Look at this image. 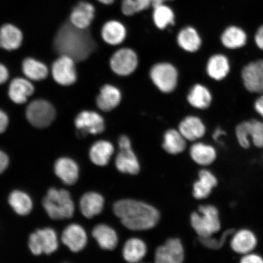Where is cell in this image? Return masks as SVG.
<instances>
[{
	"mask_svg": "<svg viewBox=\"0 0 263 263\" xmlns=\"http://www.w3.org/2000/svg\"><path fill=\"white\" fill-rule=\"evenodd\" d=\"M179 131L187 140L196 141L205 134V126L201 120L195 116L187 117L179 124Z\"/></svg>",
	"mask_w": 263,
	"mask_h": 263,
	"instance_id": "22",
	"label": "cell"
},
{
	"mask_svg": "<svg viewBox=\"0 0 263 263\" xmlns=\"http://www.w3.org/2000/svg\"><path fill=\"white\" fill-rule=\"evenodd\" d=\"M9 203L16 213L21 216L28 215L32 209V201L27 194L15 190L9 197Z\"/></svg>",
	"mask_w": 263,
	"mask_h": 263,
	"instance_id": "33",
	"label": "cell"
},
{
	"mask_svg": "<svg viewBox=\"0 0 263 263\" xmlns=\"http://www.w3.org/2000/svg\"><path fill=\"white\" fill-rule=\"evenodd\" d=\"M191 215V224L200 238L212 236L221 228L218 210L212 205H200Z\"/></svg>",
	"mask_w": 263,
	"mask_h": 263,
	"instance_id": "4",
	"label": "cell"
},
{
	"mask_svg": "<svg viewBox=\"0 0 263 263\" xmlns=\"http://www.w3.org/2000/svg\"><path fill=\"white\" fill-rule=\"evenodd\" d=\"M114 153V147L109 141H98L90 148V159L92 163L97 166H106L109 162Z\"/></svg>",
	"mask_w": 263,
	"mask_h": 263,
	"instance_id": "25",
	"label": "cell"
},
{
	"mask_svg": "<svg viewBox=\"0 0 263 263\" xmlns=\"http://www.w3.org/2000/svg\"><path fill=\"white\" fill-rule=\"evenodd\" d=\"M26 116L32 126L44 128L49 126L54 121L55 111L49 102L37 100L29 104L26 108Z\"/></svg>",
	"mask_w": 263,
	"mask_h": 263,
	"instance_id": "6",
	"label": "cell"
},
{
	"mask_svg": "<svg viewBox=\"0 0 263 263\" xmlns=\"http://www.w3.org/2000/svg\"><path fill=\"white\" fill-rule=\"evenodd\" d=\"M104 205V197L96 192L85 193L80 200L81 212L88 219L100 215L103 211Z\"/></svg>",
	"mask_w": 263,
	"mask_h": 263,
	"instance_id": "20",
	"label": "cell"
},
{
	"mask_svg": "<svg viewBox=\"0 0 263 263\" xmlns=\"http://www.w3.org/2000/svg\"><path fill=\"white\" fill-rule=\"evenodd\" d=\"M9 123L8 117L4 111L0 110V134L4 133L8 127Z\"/></svg>",
	"mask_w": 263,
	"mask_h": 263,
	"instance_id": "42",
	"label": "cell"
},
{
	"mask_svg": "<svg viewBox=\"0 0 263 263\" xmlns=\"http://www.w3.org/2000/svg\"><path fill=\"white\" fill-rule=\"evenodd\" d=\"M212 95L207 88L200 84H196L190 90L188 96L189 103L194 107L205 109L212 103Z\"/></svg>",
	"mask_w": 263,
	"mask_h": 263,
	"instance_id": "36",
	"label": "cell"
},
{
	"mask_svg": "<svg viewBox=\"0 0 263 263\" xmlns=\"http://www.w3.org/2000/svg\"><path fill=\"white\" fill-rule=\"evenodd\" d=\"M114 212L125 228L143 231L154 228L160 220V213L147 203L132 199L115 203Z\"/></svg>",
	"mask_w": 263,
	"mask_h": 263,
	"instance_id": "2",
	"label": "cell"
},
{
	"mask_svg": "<svg viewBox=\"0 0 263 263\" xmlns=\"http://www.w3.org/2000/svg\"><path fill=\"white\" fill-rule=\"evenodd\" d=\"M177 42L184 50L192 52L198 50L201 45V39L198 33L190 26L180 31L177 36Z\"/></svg>",
	"mask_w": 263,
	"mask_h": 263,
	"instance_id": "32",
	"label": "cell"
},
{
	"mask_svg": "<svg viewBox=\"0 0 263 263\" xmlns=\"http://www.w3.org/2000/svg\"><path fill=\"white\" fill-rule=\"evenodd\" d=\"M57 53L67 55L75 62L85 61L97 48V44L88 29H82L70 22L62 25L54 40Z\"/></svg>",
	"mask_w": 263,
	"mask_h": 263,
	"instance_id": "1",
	"label": "cell"
},
{
	"mask_svg": "<svg viewBox=\"0 0 263 263\" xmlns=\"http://www.w3.org/2000/svg\"><path fill=\"white\" fill-rule=\"evenodd\" d=\"M9 163V157L6 154L0 150V174L7 168Z\"/></svg>",
	"mask_w": 263,
	"mask_h": 263,
	"instance_id": "41",
	"label": "cell"
},
{
	"mask_svg": "<svg viewBox=\"0 0 263 263\" xmlns=\"http://www.w3.org/2000/svg\"><path fill=\"white\" fill-rule=\"evenodd\" d=\"M52 75L58 84L68 86L77 80L75 61L73 59L61 55L52 66Z\"/></svg>",
	"mask_w": 263,
	"mask_h": 263,
	"instance_id": "11",
	"label": "cell"
},
{
	"mask_svg": "<svg viewBox=\"0 0 263 263\" xmlns=\"http://www.w3.org/2000/svg\"><path fill=\"white\" fill-rule=\"evenodd\" d=\"M61 239L62 242L73 252L81 251L87 243V236L85 230L76 223H72L65 229Z\"/></svg>",
	"mask_w": 263,
	"mask_h": 263,
	"instance_id": "15",
	"label": "cell"
},
{
	"mask_svg": "<svg viewBox=\"0 0 263 263\" xmlns=\"http://www.w3.org/2000/svg\"><path fill=\"white\" fill-rule=\"evenodd\" d=\"M230 71L228 59L222 54H216L210 58L206 66V72L213 80L220 81L227 77Z\"/></svg>",
	"mask_w": 263,
	"mask_h": 263,
	"instance_id": "29",
	"label": "cell"
},
{
	"mask_svg": "<svg viewBox=\"0 0 263 263\" xmlns=\"http://www.w3.org/2000/svg\"><path fill=\"white\" fill-rule=\"evenodd\" d=\"M150 74L154 84L163 93H171L175 89L178 80V73L172 64H156L151 69Z\"/></svg>",
	"mask_w": 263,
	"mask_h": 263,
	"instance_id": "8",
	"label": "cell"
},
{
	"mask_svg": "<svg viewBox=\"0 0 263 263\" xmlns=\"http://www.w3.org/2000/svg\"><path fill=\"white\" fill-rule=\"evenodd\" d=\"M257 245V239L254 233L248 229L240 230L235 233L230 242L233 251L245 255L252 252Z\"/></svg>",
	"mask_w": 263,
	"mask_h": 263,
	"instance_id": "18",
	"label": "cell"
},
{
	"mask_svg": "<svg viewBox=\"0 0 263 263\" xmlns=\"http://www.w3.org/2000/svg\"><path fill=\"white\" fill-rule=\"evenodd\" d=\"M236 136L238 143L245 149H249V138L252 140L255 146L263 147V123L256 120L243 121L236 128Z\"/></svg>",
	"mask_w": 263,
	"mask_h": 263,
	"instance_id": "9",
	"label": "cell"
},
{
	"mask_svg": "<svg viewBox=\"0 0 263 263\" xmlns=\"http://www.w3.org/2000/svg\"><path fill=\"white\" fill-rule=\"evenodd\" d=\"M102 37L107 44L117 45L121 44L126 36V30L121 23L111 21L105 24L102 28Z\"/></svg>",
	"mask_w": 263,
	"mask_h": 263,
	"instance_id": "27",
	"label": "cell"
},
{
	"mask_svg": "<svg viewBox=\"0 0 263 263\" xmlns=\"http://www.w3.org/2000/svg\"><path fill=\"white\" fill-rule=\"evenodd\" d=\"M54 172L59 178L67 185H74L80 175L78 164L68 157L60 158L55 162Z\"/></svg>",
	"mask_w": 263,
	"mask_h": 263,
	"instance_id": "17",
	"label": "cell"
},
{
	"mask_svg": "<svg viewBox=\"0 0 263 263\" xmlns=\"http://www.w3.org/2000/svg\"><path fill=\"white\" fill-rule=\"evenodd\" d=\"M110 65L114 73L121 77H126L136 70L138 65L137 54L130 48L120 49L111 58Z\"/></svg>",
	"mask_w": 263,
	"mask_h": 263,
	"instance_id": "10",
	"label": "cell"
},
{
	"mask_svg": "<svg viewBox=\"0 0 263 263\" xmlns=\"http://www.w3.org/2000/svg\"><path fill=\"white\" fill-rule=\"evenodd\" d=\"M154 8L153 21L158 28L164 29L169 25H174L175 16L169 6L163 3L154 6Z\"/></svg>",
	"mask_w": 263,
	"mask_h": 263,
	"instance_id": "37",
	"label": "cell"
},
{
	"mask_svg": "<svg viewBox=\"0 0 263 263\" xmlns=\"http://www.w3.org/2000/svg\"><path fill=\"white\" fill-rule=\"evenodd\" d=\"M118 144L120 151L115 160V166L121 173L136 175L140 172V164L132 149L129 138L126 136H121Z\"/></svg>",
	"mask_w": 263,
	"mask_h": 263,
	"instance_id": "7",
	"label": "cell"
},
{
	"mask_svg": "<svg viewBox=\"0 0 263 263\" xmlns=\"http://www.w3.org/2000/svg\"><path fill=\"white\" fill-rule=\"evenodd\" d=\"M255 40L258 47L263 50V25L258 29L257 32L256 33Z\"/></svg>",
	"mask_w": 263,
	"mask_h": 263,
	"instance_id": "43",
	"label": "cell"
},
{
	"mask_svg": "<svg viewBox=\"0 0 263 263\" xmlns=\"http://www.w3.org/2000/svg\"><path fill=\"white\" fill-rule=\"evenodd\" d=\"M255 108L256 111L263 118V96L255 101Z\"/></svg>",
	"mask_w": 263,
	"mask_h": 263,
	"instance_id": "45",
	"label": "cell"
},
{
	"mask_svg": "<svg viewBox=\"0 0 263 263\" xmlns=\"http://www.w3.org/2000/svg\"><path fill=\"white\" fill-rule=\"evenodd\" d=\"M242 78L246 89L252 93L263 92V61L251 62L242 71Z\"/></svg>",
	"mask_w": 263,
	"mask_h": 263,
	"instance_id": "14",
	"label": "cell"
},
{
	"mask_svg": "<svg viewBox=\"0 0 263 263\" xmlns=\"http://www.w3.org/2000/svg\"><path fill=\"white\" fill-rule=\"evenodd\" d=\"M121 100V92L113 85L107 84L101 88L97 104L102 111H109L116 108Z\"/></svg>",
	"mask_w": 263,
	"mask_h": 263,
	"instance_id": "23",
	"label": "cell"
},
{
	"mask_svg": "<svg viewBox=\"0 0 263 263\" xmlns=\"http://www.w3.org/2000/svg\"><path fill=\"white\" fill-rule=\"evenodd\" d=\"M233 233H235L234 229H229L226 230V231L223 233L221 239H220L219 241H218V240L215 238H212V236H210V237L206 238L199 237V241L203 246H204L207 248L213 250H219L221 249L223 246L225 245L227 238H228V236L232 235Z\"/></svg>",
	"mask_w": 263,
	"mask_h": 263,
	"instance_id": "39",
	"label": "cell"
},
{
	"mask_svg": "<svg viewBox=\"0 0 263 263\" xmlns=\"http://www.w3.org/2000/svg\"><path fill=\"white\" fill-rule=\"evenodd\" d=\"M34 87L26 79L18 78L11 82L9 88V96L14 103L25 104L28 98L34 93Z\"/></svg>",
	"mask_w": 263,
	"mask_h": 263,
	"instance_id": "21",
	"label": "cell"
},
{
	"mask_svg": "<svg viewBox=\"0 0 263 263\" xmlns=\"http://www.w3.org/2000/svg\"><path fill=\"white\" fill-rule=\"evenodd\" d=\"M190 156L194 162L202 166H208L215 162L217 154L213 146L197 143L191 147Z\"/></svg>",
	"mask_w": 263,
	"mask_h": 263,
	"instance_id": "28",
	"label": "cell"
},
{
	"mask_svg": "<svg viewBox=\"0 0 263 263\" xmlns=\"http://www.w3.org/2000/svg\"><path fill=\"white\" fill-rule=\"evenodd\" d=\"M241 262L242 263H262L263 259L261 256L258 255L249 253L243 256Z\"/></svg>",
	"mask_w": 263,
	"mask_h": 263,
	"instance_id": "40",
	"label": "cell"
},
{
	"mask_svg": "<svg viewBox=\"0 0 263 263\" xmlns=\"http://www.w3.org/2000/svg\"><path fill=\"white\" fill-rule=\"evenodd\" d=\"M223 46L229 49H236L245 45L247 35L242 29L232 26L227 28L221 36Z\"/></svg>",
	"mask_w": 263,
	"mask_h": 263,
	"instance_id": "34",
	"label": "cell"
},
{
	"mask_svg": "<svg viewBox=\"0 0 263 263\" xmlns=\"http://www.w3.org/2000/svg\"><path fill=\"white\" fill-rule=\"evenodd\" d=\"M92 235L103 249L113 251L117 246L118 239L116 232L106 224L95 226Z\"/></svg>",
	"mask_w": 263,
	"mask_h": 263,
	"instance_id": "26",
	"label": "cell"
},
{
	"mask_svg": "<svg viewBox=\"0 0 263 263\" xmlns=\"http://www.w3.org/2000/svg\"><path fill=\"white\" fill-rule=\"evenodd\" d=\"M58 246L57 233L52 229H39L29 236V248L34 255L53 254Z\"/></svg>",
	"mask_w": 263,
	"mask_h": 263,
	"instance_id": "5",
	"label": "cell"
},
{
	"mask_svg": "<svg viewBox=\"0 0 263 263\" xmlns=\"http://www.w3.org/2000/svg\"><path fill=\"white\" fill-rule=\"evenodd\" d=\"M99 2L104 5H111L115 1V0H98Z\"/></svg>",
	"mask_w": 263,
	"mask_h": 263,
	"instance_id": "48",
	"label": "cell"
},
{
	"mask_svg": "<svg viewBox=\"0 0 263 263\" xmlns=\"http://www.w3.org/2000/svg\"><path fill=\"white\" fill-rule=\"evenodd\" d=\"M75 126L82 135L100 134L105 129L103 118L92 111H83L79 114L75 120Z\"/></svg>",
	"mask_w": 263,
	"mask_h": 263,
	"instance_id": "13",
	"label": "cell"
},
{
	"mask_svg": "<svg viewBox=\"0 0 263 263\" xmlns=\"http://www.w3.org/2000/svg\"><path fill=\"white\" fill-rule=\"evenodd\" d=\"M22 70L26 77L32 81L44 80L48 74L47 66L32 58L25 59L22 64Z\"/></svg>",
	"mask_w": 263,
	"mask_h": 263,
	"instance_id": "35",
	"label": "cell"
},
{
	"mask_svg": "<svg viewBox=\"0 0 263 263\" xmlns=\"http://www.w3.org/2000/svg\"><path fill=\"white\" fill-rule=\"evenodd\" d=\"M218 185V179L209 171L203 170L199 173V180L193 185V195L196 199L208 197L213 189Z\"/></svg>",
	"mask_w": 263,
	"mask_h": 263,
	"instance_id": "19",
	"label": "cell"
},
{
	"mask_svg": "<svg viewBox=\"0 0 263 263\" xmlns=\"http://www.w3.org/2000/svg\"><path fill=\"white\" fill-rule=\"evenodd\" d=\"M225 134H226L225 131H223V130H221V129H220V128H218V129H217L215 131V133H214V134L213 135V139H215V140H218V139H219V138L220 137L222 136V135H225Z\"/></svg>",
	"mask_w": 263,
	"mask_h": 263,
	"instance_id": "46",
	"label": "cell"
},
{
	"mask_svg": "<svg viewBox=\"0 0 263 263\" xmlns=\"http://www.w3.org/2000/svg\"><path fill=\"white\" fill-rule=\"evenodd\" d=\"M168 1H172V0H152V5L154 7V6L163 4V3Z\"/></svg>",
	"mask_w": 263,
	"mask_h": 263,
	"instance_id": "47",
	"label": "cell"
},
{
	"mask_svg": "<svg viewBox=\"0 0 263 263\" xmlns=\"http://www.w3.org/2000/svg\"><path fill=\"white\" fill-rule=\"evenodd\" d=\"M186 139L179 131L170 129L166 132L164 136L163 147L167 153L178 154L186 149Z\"/></svg>",
	"mask_w": 263,
	"mask_h": 263,
	"instance_id": "31",
	"label": "cell"
},
{
	"mask_svg": "<svg viewBox=\"0 0 263 263\" xmlns=\"http://www.w3.org/2000/svg\"><path fill=\"white\" fill-rule=\"evenodd\" d=\"M182 242L178 238L167 239L156 250L155 262L157 263H181L185 258Z\"/></svg>",
	"mask_w": 263,
	"mask_h": 263,
	"instance_id": "12",
	"label": "cell"
},
{
	"mask_svg": "<svg viewBox=\"0 0 263 263\" xmlns=\"http://www.w3.org/2000/svg\"><path fill=\"white\" fill-rule=\"evenodd\" d=\"M147 247L142 240L139 238H130L124 246L123 255L127 262H139L145 256Z\"/></svg>",
	"mask_w": 263,
	"mask_h": 263,
	"instance_id": "30",
	"label": "cell"
},
{
	"mask_svg": "<svg viewBox=\"0 0 263 263\" xmlns=\"http://www.w3.org/2000/svg\"><path fill=\"white\" fill-rule=\"evenodd\" d=\"M43 206L52 219H69L74 215V202L70 193L66 190L49 189L43 200Z\"/></svg>",
	"mask_w": 263,
	"mask_h": 263,
	"instance_id": "3",
	"label": "cell"
},
{
	"mask_svg": "<svg viewBox=\"0 0 263 263\" xmlns=\"http://www.w3.org/2000/svg\"><path fill=\"white\" fill-rule=\"evenodd\" d=\"M9 72L5 65L0 64V84L5 83L8 80Z\"/></svg>",
	"mask_w": 263,
	"mask_h": 263,
	"instance_id": "44",
	"label": "cell"
},
{
	"mask_svg": "<svg viewBox=\"0 0 263 263\" xmlns=\"http://www.w3.org/2000/svg\"><path fill=\"white\" fill-rule=\"evenodd\" d=\"M152 0H123L121 10L125 15L131 16L147 9Z\"/></svg>",
	"mask_w": 263,
	"mask_h": 263,
	"instance_id": "38",
	"label": "cell"
},
{
	"mask_svg": "<svg viewBox=\"0 0 263 263\" xmlns=\"http://www.w3.org/2000/svg\"><path fill=\"white\" fill-rule=\"evenodd\" d=\"M95 15V9L91 3L80 2L74 6L70 14V22L75 27L88 29L93 22Z\"/></svg>",
	"mask_w": 263,
	"mask_h": 263,
	"instance_id": "16",
	"label": "cell"
},
{
	"mask_svg": "<svg viewBox=\"0 0 263 263\" xmlns=\"http://www.w3.org/2000/svg\"><path fill=\"white\" fill-rule=\"evenodd\" d=\"M23 35L21 30L12 24H5L0 28V47L12 51L21 47Z\"/></svg>",
	"mask_w": 263,
	"mask_h": 263,
	"instance_id": "24",
	"label": "cell"
}]
</instances>
